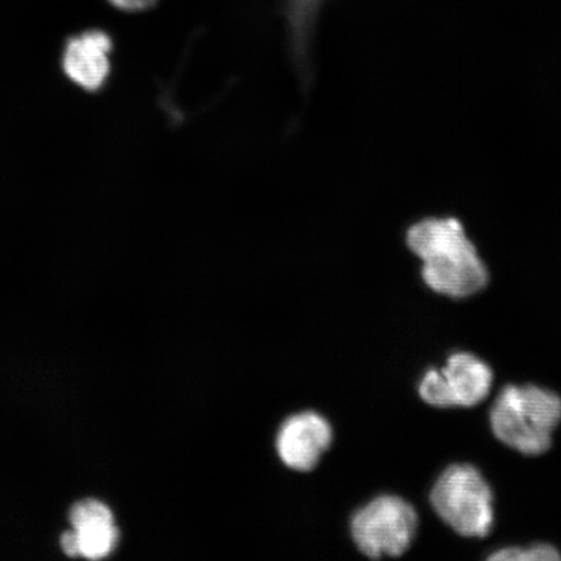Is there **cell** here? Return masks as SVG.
Returning <instances> with one entry per match:
<instances>
[{
  "label": "cell",
  "instance_id": "10",
  "mask_svg": "<svg viewBox=\"0 0 561 561\" xmlns=\"http://www.w3.org/2000/svg\"><path fill=\"white\" fill-rule=\"evenodd\" d=\"M115 9L125 12H139L151 9L158 0H108Z\"/></svg>",
  "mask_w": 561,
  "mask_h": 561
},
{
  "label": "cell",
  "instance_id": "9",
  "mask_svg": "<svg viewBox=\"0 0 561 561\" xmlns=\"http://www.w3.org/2000/svg\"><path fill=\"white\" fill-rule=\"evenodd\" d=\"M494 561H557L561 559L556 547L538 543L529 547H506L497 550L488 558Z\"/></svg>",
  "mask_w": 561,
  "mask_h": 561
},
{
  "label": "cell",
  "instance_id": "5",
  "mask_svg": "<svg viewBox=\"0 0 561 561\" xmlns=\"http://www.w3.org/2000/svg\"><path fill=\"white\" fill-rule=\"evenodd\" d=\"M70 526L61 537V549L69 558L102 560L116 550L118 529L115 517L104 503L88 500L70 511Z\"/></svg>",
  "mask_w": 561,
  "mask_h": 561
},
{
  "label": "cell",
  "instance_id": "1",
  "mask_svg": "<svg viewBox=\"0 0 561 561\" xmlns=\"http://www.w3.org/2000/svg\"><path fill=\"white\" fill-rule=\"evenodd\" d=\"M405 243L421 263V277L440 296L465 299L489 284V270L455 217H430L407 230Z\"/></svg>",
  "mask_w": 561,
  "mask_h": 561
},
{
  "label": "cell",
  "instance_id": "7",
  "mask_svg": "<svg viewBox=\"0 0 561 561\" xmlns=\"http://www.w3.org/2000/svg\"><path fill=\"white\" fill-rule=\"evenodd\" d=\"M112 39L103 31H88L70 38L62 53L68 79L87 91L102 89L111 73Z\"/></svg>",
  "mask_w": 561,
  "mask_h": 561
},
{
  "label": "cell",
  "instance_id": "6",
  "mask_svg": "<svg viewBox=\"0 0 561 561\" xmlns=\"http://www.w3.org/2000/svg\"><path fill=\"white\" fill-rule=\"evenodd\" d=\"M333 430L314 412H301L285 421L277 434L278 458L297 472H311L331 448Z\"/></svg>",
  "mask_w": 561,
  "mask_h": 561
},
{
  "label": "cell",
  "instance_id": "4",
  "mask_svg": "<svg viewBox=\"0 0 561 561\" xmlns=\"http://www.w3.org/2000/svg\"><path fill=\"white\" fill-rule=\"evenodd\" d=\"M416 510L402 497H376L357 511L351 520V535L364 556L370 559L399 558L415 541Z\"/></svg>",
  "mask_w": 561,
  "mask_h": 561
},
{
  "label": "cell",
  "instance_id": "2",
  "mask_svg": "<svg viewBox=\"0 0 561 561\" xmlns=\"http://www.w3.org/2000/svg\"><path fill=\"white\" fill-rule=\"evenodd\" d=\"M561 421V398L536 385H508L490 410V425L503 445L537 456L550 450Z\"/></svg>",
  "mask_w": 561,
  "mask_h": 561
},
{
  "label": "cell",
  "instance_id": "3",
  "mask_svg": "<svg viewBox=\"0 0 561 561\" xmlns=\"http://www.w3.org/2000/svg\"><path fill=\"white\" fill-rule=\"evenodd\" d=\"M431 504L446 525L466 538H485L494 525V494L479 469L454 465L431 491Z\"/></svg>",
  "mask_w": 561,
  "mask_h": 561
},
{
  "label": "cell",
  "instance_id": "8",
  "mask_svg": "<svg viewBox=\"0 0 561 561\" xmlns=\"http://www.w3.org/2000/svg\"><path fill=\"white\" fill-rule=\"evenodd\" d=\"M447 409L462 407L472 409L489 397L493 388L494 374L489 364L469 353H456L440 368Z\"/></svg>",
  "mask_w": 561,
  "mask_h": 561
}]
</instances>
